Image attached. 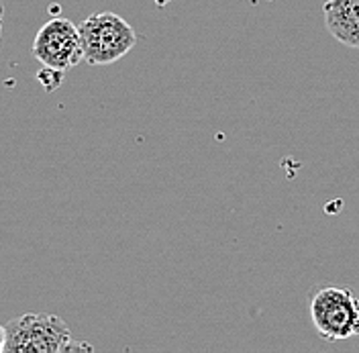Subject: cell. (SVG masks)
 <instances>
[{"label":"cell","instance_id":"1","mask_svg":"<svg viewBox=\"0 0 359 353\" xmlns=\"http://www.w3.org/2000/svg\"><path fill=\"white\" fill-rule=\"evenodd\" d=\"M6 353H67L92 349L86 343H74L66 321L57 314L29 312L11 319L6 325Z\"/></svg>","mask_w":359,"mask_h":353},{"label":"cell","instance_id":"7","mask_svg":"<svg viewBox=\"0 0 359 353\" xmlns=\"http://www.w3.org/2000/svg\"><path fill=\"white\" fill-rule=\"evenodd\" d=\"M2 17H4V4L0 0V35H2Z\"/></svg>","mask_w":359,"mask_h":353},{"label":"cell","instance_id":"5","mask_svg":"<svg viewBox=\"0 0 359 353\" xmlns=\"http://www.w3.org/2000/svg\"><path fill=\"white\" fill-rule=\"evenodd\" d=\"M323 15L333 39L359 49V0H327Z\"/></svg>","mask_w":359,"mask_h":353},{"label":"cell","instance_id":"6","mask_svg":"<svg viewBox=\"0 0 359 353\" xmlns=\"http://www.w3.org/2000/svg\"><path fill=\"white\" fill-rule=\"evenodd\" d=\"M4 341H6V329L4 325H0V352H4Z\"/></svg>","mask_w":359,"mask_h":353},{"label":"cell","instance_id":"2","mask_svg":"<svg viewBox=\"0 0 359 353\" xmlns=\"http://www.w3.org/2000/svg\"><path fill=\"white\" fill-rule=\"evenodd\" d=\"M84 60L90 66H109L125 58L137 44L135 29L116 13H94L78 25Z\"/></svg>","mask_w":359,"mask_h":353},{"label":"cell","instance_id":"3","mask_svg":"<svg viewBox=\"0 0 359 353\" xmlns=\"http://www.w3.org/2000/svg\"><path fill=\"white\" fill-rule=\"evenodd\" d=\"M311 319L325 341L359 337V296L347 286L316 288L311 296Z\"/></svg>","mask_w":359,"mask_h":353},{"label":"cell","instance_id":"4","mask_svg":"<svg viewBox=\"0 0 359 353\" xmlns=\"http://www.w3.org/2000/svg\"><path fill=\"white\" fill-rule=\"evenodd\" d=\"M33 55L45 69L66 74L84 60L80 29L64 17L47 21L35 35Z\"/></svg>","mask_w":359,"mask_h":353}]
</instances>
